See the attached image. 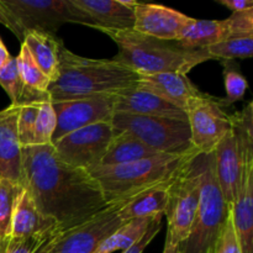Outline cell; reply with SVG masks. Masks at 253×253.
Returning <instances> with one entry per match:
<instances>
[{
	"label": "cell",
	"mask_w": 253,
	"mask_h": 253,
	"mask_svg": "<svg viewBox=\"0 0 253 253\" xmlns=\"http://www.w3.org/2000/svg\"><path fill=\"white\" fill-rule=\"evenodd\" d=\"M99 31L108 35L118 46V54L111 59L137 74L165 72L188 74L194 67L212 59L205 48H184L177 41H165L146 36L133 29H101Z\"/></svg>",
	"instance_id": "obj_3"
},
{
	"label": "cell",
	"mask_w": 253,
	"mask_h": 253,
	"mask_svg": "<svg viewBox=\"0 0 253 253\" xmlns=\"http://www.w3.org/2000/svg\"><path fill=\"white\" fill-rule=\"evenodd\" d=\"M224 64V78L226 96L220 98L222 106L225 109L234 105L236 101L242 100L249 89L247 79L239 72V66L234 61H222Z\"/></svg>",
	"instance_id": "obj_32"
},
{
	"label": "cell",
	"mask_w": 253,
	"mask_h": 253,
	"mask_svg": "<svg viewBox=\"0 0 253 253\" xmlns=\"http://www.w3.org/2000/svg\"><path fill=\"white\" fill-rule=\"evenodd\" d=\"M16 63L20 77L27 88L41 93H46L48 90L51 81L42 73L25 43H21V48L16 56Z\"/></svg>",
	"instance_id": "obj_29"
},
{
	"label": "cell",
	"mask_w": 253,
	"mask_h": 253,
	"mask_svg": "<svg viewBox=\"0 0 253 253\" xmlns=\"http://www.w3.org/2000/svg\"><path fill=\"white\" fill-rule=\"evenodd\" d=\"M187 114L190 140L198 153H212L217 143L231 131V114L220 98L203 93L190 103Z\"/></svg>",
	"instance_id": "obj_11"
},
{
	"label": "cell",
	"mask_w": 253,
	"mask_h": 253,
	"mask_svg": "<svg viewBox=\"0 0 253 253\" xmlns=\"http://www.w3.org/2000/svg\"><path fill=\"white\" fill-rule=\"evenodd\" d=\"M162 155L146 146L140 140L128 132H121L114 135L100 166H119L136 161L146 160L153 156Z\"/></svg>",
	"instance_id": "obj_23"
},
{
	"label": "cell",
	"mask_w": 253,
	"mask_h": 253,
	"mask_svg": "<svg viewBox=\"0 0 253 253\" xmlns=\"http://www.w3.org/2000/svg\"><path fill=\"white\" fill-rule=\"evenodd\" d=\"M5 241H6V240H5ZM5 241H1V240H0V253H2V250H4Z\"/></svg>",
	"instance_id": "obj_42"
},
{
	"label": "cell",
	"mask_w": 253,
	"mask_h": 253,
	"mask_svg": "<svg viewBox=\"0 0 253 253\" xmlns=\"http://www.w3.org/2000/svg\"><path fill=\"white\" fill-rule=\"evenodd\" d=\"M211 253H241V249H240L239 241L235 234L234 224H232L231 210H230L226 224L217 236Z\"/></svg>",
	"instance_id": "obj_36"
},
{
	"label": "cell",
	"mask_w": 253,
	"mask_h": 253,
	"mask_svg": "<svg viewBox=\"0 0 253 253\" xmlns=\"http://www.w3.org/2000/svg\"><path fill=\"white\" fill-rule=\"evenodd\" d=\"M133 15L135 31L165 41H178L193 20L172 7L138 1L133 7Z\"/></svg>",
	"instance_id": "obj_13"
},
{
	"label": "cell",
	"mask_w": 253,
	"mask_h": 253,
	"mask_svg": "<svg viewBox=\"0 0 253 253\" xmlns=\"http://www.w3.org/2000/svg\"><path fill=\"white\" fill-rule=\"evenodd\" d=\"M140 74L113 59L78 56L63 46L59 53V76L49 84L52 101L73 100L100 94H114L136 86Z\"/></svg>",
	"instance_id": "obj_2"
},
{
	"label": "cell",
	"mask_w": 253,
	"mask_h": 253,
	"mask_svg": "<svg viewBox=\"0 0 253 253\" xmlns=\"http://www.w3.org/2000/svg\"><path fill=\"white\" fill-rule=\"evenodd\" d=\"M214 166L220 192L231 209L239 193L242 175L241 158L236 138L231 131L215 147Z\"/></svg>",
	"instance_id": "obj_17"
},
{
	"label": "cell",
	"mask_w": 253,
	"mask_h": 253,
	"mask_svg": "<svg viewBox=\"0 0 253 253\" xmlns=\"http://www.w3.org/2000/svg\"><path fill=\"white\" fill-rule=\"evenodd\" d=\"M58 225L53 219L40 211L34 199L26 189H22L15 203L11 215V235L10 237L39 236L48 234Z\"/></svg>",
	"instance_id": "obj_21"
},
{
	"label": "cell",
	"mask_w": 253,
	"mask_h": 253,
	"mask_svg": "<svg viewBox=\"0 0 253 253\" xmlns=\"http://www.w3.org/2000/svg\"><path fill=\"white\" fill-rule=\"evenodd\" d=\"M57 119L52 143L69 132L93 124L111 121L115 113V93L73 100L52 101Z\"/></svg>",
	"instance_id": "obj_12"
},
{
	"label": "cell",
	"mask_w": 253,
	"mask_h": 253,
	"mask_svg": "<svg viewBox=\"0 0 253 253\" xmlns=\"http://www.w3.org/2000/svg\"><path fill=\"white\" fill-rule=\"evenodd\" d=\"M114 135L128 132L162 155H189L197 152L190 140L188 121L114 113Z\"/></svg>",
	"instance_id": "obj_6"
},
{
	"label": "cell",
	"mask_w": 253,
	"mask_h": 253,
	"mask_svg": "<svg viewBox=\"0 0 253 253\" xmlns=\"http://www.w3.org/2000/svg\"><path fill=\"white\" fill-rule=\"evenodd\" d=\"M58 229L59 227H57L48 234L39 235V236L9 237L5 241L2 253H39L40 250L51 240Z\"/></svg>",
	"instance_id": "obj_34"
},
{
	"label": "cell",
	"mask_w": 253,
	"mask_h": 253,
	"mask_svg": "<svg viewBox=\"0 0 253 253\" xmlns=\"http://www.w3.org/2000/svg\"><path fill=\"white\" fill-rule=\"evenodd\" d=\"M205 49L212 59L232 61L235 58H251L253 56V36L230 37Z\"/></svg>",
	"instance_id": "obj_28"
},
{
	"label": "cell",
	"mask_w": 253,
	"mask_h": 253,
	"mask_svg": "<svg viewBox=\"0 0 253 253\" xmlns=\"http://www.w3.org/2000/svg\"><path fill=\"white\" fill-rule=\"evenodd\" d=\"M10 58H11V54L9 53L6 46H5L4 42L0 39V69L9 62Z\"/></svg>",
	"instance_id": "obj_41"
},
{
	"label": "cell",
	"mask_w": 253,
	"mask_h": 253,
	"mask_svg": "<svg viewBox=\"0 0 253 253\" xmlns=\"http://www.w3.org/2000/svg\"><path fill=\"white\" fill-rule=\"evenodd\" d=\"M226 39H229V35L225 20L193 19L177 42L184 48L199 49Z\"/></svg>",
	"instance_id": "obj_24"
},
{
	"label": "cell",
	"mask_w": 253,
	"mask_h": 253,
	"mask_svg": "<svg viewBox=\"0 0 253 253\" xmlns=\"http://www.w3.org/2000/svg\"><path fill=\"white\" fill-rule=\"evenodd\" d=\"M162 220L163 215H157V216L153 217L150 226L146 230L145 234L142 235V237L136 244H133L130 249H127L126 251H123V253H142L145 251L146 247L151 244V241L157 236V234L162 229Z\"/></svg>",
	"instance_id": "obj_37"
},
{
	"label": "cell",
	"mask_w": 253,
	"mask_h": 253,
	"mask_svg": "<svg viewBox=\"0 0 253 253\" xmlns=\"http://www.w3.org/2000/svg\"><path fill=\"white\" fill-rule=\"evenodd\" d=\"M199 161L202 175L199 205L189 235L180 244V253H209L211 251L231 210L217 184L214 152L199 153Z\"/></svg>",
	"instance_id": "obj_5"
},
{
	"label": "cell",
	"mask_w": 253,
	"mask_h": 253,
	"mask_svg": "<svg viewBox=\"0 0 253 253\" xmlns=\"http://www.w3.org/2000/svg\"><path fill=\"white\" fill-rule=\"evenodd\" d=\"M231 217L241 253H253V165L242 168L239 193L231 205Z\"/></svg>",
	"instance_id": "obj_19"
},
{
	"label": "cell",
	"mask_w": 253,
	"mask_h": 253,
	"mask_svg": "<svg viewBox=\"0 0 253 253\" xmlns=\"http://www.w3.org/2000/svg\"><path fill=\"white\" fill-rule=\"evenodd\" d=\"M227 35L230 37L253 36V9L241 12H234L225 19Z\"/></svg>",
	"instance_id": "obj_35"
},
{
	"label": "cell",
	"mask_w": 253,
	"mask_h": 253,
	"mask_svg": "<svg viewBox=\"0 0 253 253\" xmlns=\"http://www.w3.org/2000/svg\"><path fill=\"white\" fill-rule=\"evenodd\" d=\"M91 21L95 30H128L133 27V7L137 1L132 0H71Z\"/></svg>",
	"instance_id": "obj_16"
},
{
	"label": "cell",
	"mask_w": 253,
	"mask_h": 253,
	"mask_svg": "<svg viewBox=\"0 0 253 253\" xmlns=\"http://www.w3.org/2000/svg\"><path fill=\"white\" fill-rule=\"evenodd\" d=\"M173 179L174 177L147 188L126 202L121 203L118 209V215L121 221L127 222L136 219H147L157 215L165 216L169 202V188Z\"/></svg>",
	"instance_id": "obj_20"
},
{
	"label": "cell",
	"mask_w": 253,
	"mask_h": 253,
	"mask_svg": "<svg viewBox=\"0 0 253 253\" xmlns=\"http://www.w3.org/2000/svg\"><path fill=\"white\" fill-rule=\"evenodd\" d=\"M47 93V91H46ZM46 93L27 88L20 101L19 115H17V136L21 148L35 146V124L39 113L40 101Z\"/></svg>",
	"instance_id": "obj_25"
},
{
	"label": "cell",
	"mask_w": 253,
	"mask_h": 253,
	"mask_svg": "<svg viewBox=\"0 0 253 253\" xmlns=\"http://www.w3.org/2000/svg\"><path fill=\"white\" fill-rule=\"evenodd\" d=\"M24 189L21 184L0 178V240L5 241L11 235V215L17 197Z\"/></svg>",
	"instance_id": "obj_30"
},
{
	"label": "cell",
	"mask_w": 253,
	"mask_h": 253,
	"mask_svg": "<svg viewBox=\"0 0 253 253\" xmlns=\"http://www.w3.org/2000/svg\"><path fill=\"white\" fill-rule=\"evenodd\" d=\"M0 85L2 86L5 93L9 95L12 105H16L21 101L27 86L25 85L21 77H20L16 57L11 56L9 62L0 69Z\"/></svg>",
	"instance_id": "obj_33"
},
{
	"label": "cell",
	"mask_w": 253,
	"mask_h": 253,
	"mask_svg": "<svg viewBox=\"0 0 253 253\" xmlns=\"http://www.w3.org/2000/svg\"><path fill=\"white\" fill-rule=\"evenodd\" d=\"M22 187L59 230L77 226L108 207L88 170L62 162L52 145L22 148Z\"/></svg>",
	"instance_id": "obj_1"
},
{
	"label": "cell",
	"mask_w": 253,
	"mask_h": 253,
	"mask_svg": "<svg viewBox=\"0 0 253 253\" xmlns=\"http://www.w3.org/2000/svg\"><path fill=\"white\" fill-rule=\"evenodd\" d=\"M0 24L4 25L5 27L10 30V31L14 34V24H12L11 19H10L9 14H7L6 9L4 7V5L1 4V0H0Z\"/></svg>",
	"instance_id": "obj_39"
},
{
	"label": "cell",
	"mask_w": 253,
	"mask_h": 253,
	"mask_svg": "<svg viewBox=\"0 0 253 253\" xmlns=\"http://www.w3.org/2000/svg\"><path fill=\"white\" fill-rule=\"evenodd\" d=\"M152 220L153 217H147V219H136L125 222L113 234L109 235L104 241H101L93 253L126 251L142 237Z\"/></svg>",
	"instance_id": "obj_26"
},
{
	"label": "cell",
	"mask_w": 253,
	"mask_h": 253,
	"mask_svg": "<svg viewBox=\"0 0 253 253\" xmlns=\"http://www.w3.org/2000/svg\"><path fill=\"white\" fill-rule=\"evenodd\" d=\"M20 104L0 110V178L24 183L22 148L17 136V115Z\"/></svg>",
	"instance_id": "obj_15"
},
{
	"label": "cell",
	"mask_w": 253,
	"mask_h": 253,
	"mask_svg": "<svg viewBox=\"0 0 253 253\" xmlns=\"http://www.w3.org/2000/svg\"><path fill=\"white\" fill-rule=\"evenodd\" d=\"M115 113L188 121L184 111L137 86L115 93Z\"/></svg>",
	"instance_id": "obj_18"
},
{
	"label": "cell",
	"mask_w": 253,
	"mask_h": 253,
	"mask_svg": "<svg viewBox=\"0 0 253 253\" xmlns=\"http://www.w3.org/2000/svg\"><path fill=\"white\" fill-rule=\"evenodd\" d=\"M211 251H212V250H211ZM211 251H210V252H209V253H211Z\"/></svg>",
	"instance_id": "obj_43"
},
{
	"label": "cell",
	"mask_w": 253,
	"mask_h": 253,
	"mask_svg": "<svg viewBox=\"0 0 253 253\" xmlns=\"http://www.w3.org/2000/svg\"><path fill=\"white\" fill-rule=\"evenodd\" d=\"M22 43L26 44L42 73L51 83L56 82L59 76V53L64 46L63 41L56 35L34 30L25 34Z\"/></svg>",
	"instance_id": "obj_22"
},
{
	"label": "cell",
	"mask_w": 253,
	"mask_h": 253,
	"mask_svg": "<svg viewBox=\"0 0 253 253\" xmlns=\"http://www.w3.org/2000/svg\"><path fill=\"white\" fill-rule=\"evenodd\" d=\"M12 24L14 35L24 41L27 31H44L56 35L64 24L91 27V21L71 0H1Z\"/></svg>",
	"instance_id": "obj_7"
},
{
	"label": "cell",
	"mask_w": 253,
	"mask_h": 253,
	"mask_svg": "<svg viewBox=\"0 0 253 253\" xmlns=\"http://www.w3.org/2000/svg\"><path fill=\"white\" fill-rule=\"evenodd\" d=\"M113 138V124L103 121L67 133L54 141L52 146L62 162L89 170L100 166Z\"/></svg>",
	"instance_id": "obj_10"
},
{
	"label": "cell",
	"mask_w": 253,
	"mask_h": 253,
	"mask_svg": "<svg viewBox=\"0 0 253 253\" xmlns=\"http://www.w3.org/2000/svg\"><path fill=\"white\" fill-rule=\"evenodd\" d=\"M57 126L56 114L48 93L40 101L39 113L35 124V146L52 145L54 130Z\"/></svg>",
	"instance_id": "obj_31"
},
{
	"label": "cell",
	"mask_w": 253,
	"mask_h": 253,
	"mask_svg": "<svg viewBox=\"0 0 253 253\" xmlns=\"http://www.w3.org/2000/svg\"><path fill=\"white\" fill-rule=\"evenodd\" d=\"M136 86L172 104L184 113L190 103L202 94L187 74L175 72L140 74Z\"/></svg>",
	"instance_id": "obj_14"
},
{
	"label": "cell",
	"mask_w": 253,
	"mask_h": 253,
	"mask_svg": "<svg viewBox=\"0 0 253 253\" xmlns=\"http://www.w3.org/2000/svg\"><path fill=\"white\" fill-rule=\"evenodd\" d=\"M202 175L199 153L188 158L174 175L169 188V202L166 209L167 235L175 244H182L189 235L200 199Z\"/></svg>",
	"instance_id": "obj_8"
},
{
	"label": "cell",
	"mask_w": 253,
	"mask_h": 253,
	"mask_svg": "<svg viewBox=\"0 0 253 253\" xmlns=\"http://www.w3.org/2000/svg\"><path fill=\"white\" fill-rule=\"evenodd\" d=\"M231 132L236 138L242 168L253 165V103L231 114Z\"/></svg>",
	"instance_id": "obj_27"
},
{
	"label": "cell",
	"mask_w": 253,
	"mask_h": 253,
	"mask_svg": "<svg viewBox=\"0 0 253 253\" xmlns=\"http://www.w3.org/2000/svg\"><path fill=\"white\" fill-rule=\"evenodd\" d=\"M219 4H221L222 6L227 7L229 10H231L232 14L234 12H241L245 10L253 9V1L252 0H217Z\"/></svg>",
	"instance_id": "obj_38"
},
{
	"label": "cell",
	"mask_w": 253,
	"mask_h": 253,
	"mask_svg": "<svg viewBox=\"0 0 253 253\" xmlns=\"http://www.w3.org/2000/svg\"><path fill=\"white\" fill-rule=\"evenodd\" d=\"M157 155L119 166H98L89 174L98 182L106 205L121 204L177 174L193 155Z\"/></svg>",
	"instance_id": "obj_4"
},
{
	"label": "cell",
	"mask_w": 253,
	"mask_h": 253,
	"mask_svg": "<svg viewBox=\"0 0 253 253\" xmlns=\"http://www.w3.org/2000/svg\"><path fill=\"white\" fill-rule=\"evenodd\" d=\"M119 207L108 205L77 226L58 229L39 253H93L101 241L125 224L118 215Z\"/></svg>",
	"instance_id": "obj_9"
},
{
	"label": "cell",
	"mask_w": 253,
	"mask_h": 253,
	"mask_svg": "<svg viewBox=\"0 0 253 253\" xmlns=\"http://www.w3.org/2000/svg\"><path fill=\"white\" fill-rule=\"evenodd\" d=\"M163 253H180V244H175L169 236H166L165 250Z\"/></svg>",
	"instance_id": "obj_40"
}]
</instances>
